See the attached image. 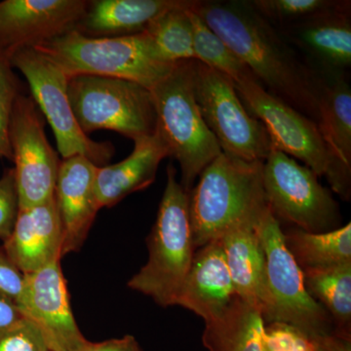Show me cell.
Wrapping results in <instances>:
<instances>
[{
    "mask_svg": "<svg viewBox=\"0 0 351 351\" xmlns=\"http://www.w3.org/2000/svg\"><path fill=\"white\" fill-rule=\"evenodd\" d=\"M191 9L250 69L269 94L317 123L327 78L302 62L249 0H193Z\"/></svg>",
    "mask_w": 351,
    "mask_h": 351,
    "instance_id": "cell-1",
    "label": "cell"
},
{
    "mask_svg": "<svg viewBox=\"0 0 351 351\" xmlns=\"http://www.w3.org/2000/svg\"><path fill=\"white\" fill-rule=\"evenodd\" d=\"M263 162L232 158L221 152L201 172L199 182L189 193L195 250L237 226L262 221L269 211Z\"/></svg>",
    "mask_w": 351,
    "mask_h": 351,
    "instance_id": "cell-2",
    "label": "cell"
},
{
    "mask_svg": "<svg viewBox=\"0 0 351 351\" xmlns=\"http://www.w3.org/2000/svg\"><path fill=\"white\" fill-rule=\"evenodd\" d=\"M34 48L54 62L69 78L76 75L120 78L149 90L177 64L163 61L145 32L91 38L75 29Z\"/></svg>",
    "mask_w": 351,
    "mask_h": 351,
    "instance_id": "cell-3",
    "label": "cell"
},
{
    "mask_svg": "<svg viewBox=\"0 0 351 351\" xmlns=\"http://www.w3.org/2000/svg\"><path fill=\"white\" fill-rule=\"evenodd\" d=\"M149 260L132 277L128 287L152 298L157 304L175 306L195 256L189 195L177 180L172 164L167 168V182L156 223L147 239Z\"/></svg>",
    "mask_w": 351,
    "mask_h": 351,
    "instance_id": "cell-4",
    "label": "cell"
},
{
    "mask_svg": "<svg viewBox=\"0 0 351 351\" xmlns=\"http://www.w3.org/2000/svg\"><path fill=\"white\" fill-rule=\"evenodd\" d=\"M193 61L176 64L174 69L151 90L156 113V133L165 143L170 156L181 168L180 184L193 188L208 164L221 154L196 101Z\"/></svg>",
    "mask_w": 351,
    "mask_h": 351,
    "instance_id": "cell-5",
    "label": "cell"
},
{
    "mask_svg": "<svg viewBox=\"0 0 351 351\" xmlns=\"http://www.w3.org/2000/svg\"><path fill=\"white\" fill-rule=\"evenodd\" d=\"M234 85L245 108L265 126L272 149L301 161L318 178H326L332 191L350 201L351 179L337 165L317 123L272 96L257 82Z\"/></svg>",
    "mask_w": 351,
    "mask_h": 351,
    "instance_id": "cell-6",
    "label": "cell"
},
{
    "mask_svg": "<svg viewBox=\"0 0 351 351\" xmlns=\"http://www.w3.org/2000/svg\"><path fill=\"white\" fill-rule=\"evenodd\" d=\"M68 96L76 122L85 135L110 130L135 142L156 133L151 90L137 82L76 75L69 78Z\"/></svg>",
    "mask_w": 351,
    "mask_h": 351,
    "instance_id": "cell-7",
    "label": "cell"
},
{
    "mask_svg": "<svg viewBox=\"0 0 351 351\" xmlns=\"http://www.w3.org/2000/svg\"><path fill=\"white\" fill-rule=\"evenodd\" d=\"M260 232L265 263V323H287L309 339L337 332L330 314L304 287L302 269L286 248L280 221L269 208Z\"/></svg>",
    "mask_w": 351,
    "mask_h": 351,
    "instance_id": "cell-8",
    "label": "cell"
},
{
    "mask_svg": "<svg viewBox=\"0 0 351 351\" xmlns=\"http://www.w3.org/2000/svg\"><path fill=\"white\" fill-rule=\"evenodd\" d=\"M193 86L201 115L221 152L263 162L272 149L269 134L245 108L232 80L195 60Z\"/></svg>",
    "mask_w": 351,
    "mask_h": 351,
    "instance_id": "cell-9",
    "label": "cell"
},
{
    "mask_svg": "<svg viewBox=\"0 0 351 351\" xmlns=\"http://www.w3.org/2000/svg\"><path fill=\"white\" fill-rule=\"evenodd\" d=\"M263 181L267 206L277 221L309 232L341 228V209L331 191L292 157L271 149L263 162Z\"/></svg>",
    "mask_w": 351,
    "mask_h": 351,
    "instance_id": "cell-10",
    "label": "cell"
},
{
    "mask_svg": "<svg viewBox=\"0 0 351 351\" xmlns=\"http://www.w3.org/2000/svg\"><path fill=\"white\" fill-rule=\"evenodd\" d=\"M9 59L13 68L19 69L27 78L32 99L49 122L63 159L82 156L97 167L108 165L114 147L110 143L95 142L78 126L69 104L66 73L34 48L16 51Z\"/></svg>",
    "mask_w": 351,
    "mask_h": 351,
    "instance_id": "cell-11",
    "label": "cell"
},
{
    "mask_svg": "<svg viewBox=\"0 0 351 351\" xmlns=\"http://www.w3.org/2000/svg\"><path fill=\"white\" fill-rule=\"evenodd\" d=\"M44 127V117L34 99L18 95L11 114L9 140L20 209L54 197L61 161L48 142Z\"/></svg>",
    "mask_w": 351,
    "mask_h": 351,
    "instance_id": "cell-12",
    "label": "cell"
},
{
    "mask_svg": "<svg viewBox=\"0 0 351 351\" xmlns=\"http://www.w3.org/2000/svg\"><path fill=\"white\" fill-rule=\"evenodd\" d=\"M61 261L25 274L24 295L18 308L43 332L49 351H80L86 345L75 319Z\"/></svg>",
    "mask_w": 351,
    "mask_h": 351,
    "instance_id": "cell-13",
    "label": "cell"
},
{
    "mask_svg": "<svg viewBox=\"0 0 351 351\" xmlns=\"http://www.w3.org/2000/svg\"><path fill=\"white\" fill-rule=\"evenodd\" d=\"M86 0H5L0 2V51L10 58L77 27Z\"/></svg>",
    "mask_w": 351,
    "mask_h": 351,
    "instance_id": "cell-14",
    "label": "cell"
},
{
    "mask_svg": "<svg viewBox=\"0 0 351 351\" xmlns=\"http://www.w3.org/2000/svg\"><path fill=\"white\" fill-rule=\"evenodd\" d=\"M350 1L282 27V36L301 50L309 66L325 78L345 75L351 66Z\"/></svg>",
    "mask_w": 351,
    "mask_h": 351,
    "instance_id": "cell-15",
    "label": "cell"
},
{
    "mask_svg": "<svg viewBox=\"0 0 351 351\" xmlns=\"http://www.w3.org/2000/svg\"><path fill=\"white\" fill-rule=\"evenodd\" d=\"M97 166L82 156L60 164L54 198L62 226V257L82 248L101 209L95 177Z\"/></svg>",
    "mask_w": 351,
    "mask_h": 351,
    "instance_id": "cell-16",
    "label": "cell"
},
{
    "mask_svg": "<svg viewBox=\"0 0 351 351\" xmlns=\"http://www.w3.org/2000/svg\"><path fill=\"white\" fill-rule=\"evenodd\" d=\"M237 298L221 240L197 249L175 306L193 311L207 323L219 317Z\"/></svg>",
    "mask_w": 351,
    "mask_h": 351,
    "instance_id": "cell-17",
    "label": "cell"
},
{
    "mask_svg": "<svg viewBox=\"0 0 351 351\" xmlns=\"http://www.w3.org/2000/svg\"><path fill=\"white\" fill-rule=\"evenodd\" d=\"M62 226L56 201L20 209L10 237L4 242L8 257L24 274L61 261Z\"/></svg>",
    "mask_w": 351,
    "mask_h": 351,
    "instance_id": "cell-18",
    "label": "cell"
},
{
    "mask_svg": "<svg viewBox=\"0 0 351 351\" xmlns=\"http://www.w3.org/2000/svg\"><path fill=\"white\" fill-rule=\"evenodd\" d=\"M130 156L112 165L97 168L95 177L100 208H112L127 195L151 186L161 161L170 156L158 134L135 141Z\"/></svg>",
    "mask_w": 351,
    "mask_h": 351,
    "instance_id": "cell-19",
    "label": "cell"
},
{
    "mask_svg": "<svg viewBox=\"0 0 351 351\" xmlns=\"http://www.w3.org/2000/svg\"><path fill=\"white\" fill-rule=\"evenodd\" d=\"M261 221L237 226L219 240L237 298L262 314L265 306V263Z\"/></svg>",
    "mask_w": 351,
    "mask_h": 351,
    "instance_id": "cell-20",
    "label": "cell"
},
{
    "mask_svg": "<svg viewBox=\"0 0 351 351\" xmlns=\"http://www.w3.org/2000/svg\"><path fill=\"white\" fill-rule=\"evenodd\" d=\"M184 0H94L89 1L76 31L91 38L131 36L145 32L161 14Z\"/></svg>",
    "mask_w": 351,
    "mask_h": 351,
    "instance_id": "cell-21",
    "label": "cell"
},
{
    "mask_svg": "<svg viewBox=\"0 0 351 351\" xmlns=\"http://www.w3.org/2000/svg\"><path fill=\"white\" fill-rule=\"evenodd\" d=\"M317 125L337 165L351 179V88L346 75L327 77Z\"/></svg>",
    "mask_w": 351,
    "mask_h": 351,
    "instance_id": "cell-22",
    "label": "cell"
},
{
    "mask_svg": "<svg viewBox=\"0 0 351 351\" xmlns=\"http://www.w3.org/2000/svg\"><path fill=\"white\" fill-rule=\"evenodd\" d=\"M263 326L260 311L237 298L219 317L205 323L203 346L209 351H262Z\"/></svg>",
    "mask_w": 351,
    "mask_h": 351,
    "instance_id": "cell-23",
    "label": "cell"
},
{
    "mask_svg": "<svg viewBox=\"0 0 351 351\" xmlns=\"http://www.w3.org/2000/svg\"><path fill=\"white\" fill-rule=\"evenodd\" d=\"M284 243L302 270L351 263L350 223L327 232L293 228L283 230Z\"/></svg>",
    "mask_w": 351,
    "mask_h": 351,
    "instance_id": "cell-24",
    "label": "cell"
},
{
    "mask_svg": "<svg viewBox=\"0 0 351 351\" xmlns=\"http://www.w3.org/2000/svg\"><path fill=\"white\" fill-rule=\"evenodd\" d=\"M302 274L307 292L330 314L337 332L351 336V263Z\"/></svg>",
    "mask_w": 351,
    "mask_h": 351,
    "instance_id": "cell-25",
    "label": "cell"
},
{
    "mask_svg": "<svg viewBox=\"0 0 351 351\" xmlns=\"http://www.w3.org/2000/svg\"><path fill=\"white\" fill-rule=\"evenodd\" d=\"M193 0H184L179 6L156 18L145 32L163 61L178 64L195 60L193 24L189 8Z\"/></svg>",
    "mask_w": 351,
    "mask_h": 351,
    "instance_id": "cell-26",
    "label": "cell"
},
{
    "mask_svg": "<svg viewBox=\"0 0 351 351\" xmlns=\"http://www.w3.org/2000/svg\"><path fill=\"white\" fill-rule=\"evenodd\" d=\"M191 5L189 13L193 24L195 61L228 76L234 84L244 82H258L248 66L218 34L205 24L204 21L191 9Z\"/></svg>",
    "mask_w": 351,
    "mask_h": 351,
    "instance_id": "cell-27",
    "label": "cell"
},
{
    "mask_svg": "<svg viewBox=\"0 0 351 351\" xmlns=\"http://www.w3.org/2000/svg\"><path fill=\"white\" fill-rule=\"evenodd\" d=\"M252 7L270 24L281 27L302 22L337 8L343 0H249Z\"/></svg>",
    "mask_w": 351,
    "mask_h": 351,
    "instance_id": "cell-28",
    "label": "cell"
},
{
    "mask_svg": "<svg viewBox=\"0 0 351 351\" xmlns=\"http://www.w3.org/2000/svg\"><path fill=\"white\" fill-rule=\"evenodd\" d=\"M20 92V84L10 59L0 51V158L13 160L9 140V127L14 101Z\"/></svg>",
    "mask_w": 351,
    "mask_h": 351,
    "instance_id": "cell-29",
    "label": "cell"
},
{
    "mask_svg": "<svg viewBox=\"0 0 351 351\" xmlns=\"http://www.w3.org/2000/svg\"><path fill=\"white\" fill-rule=\"evenodd\" d=\"M262 351H315L311 339L301 330L283 322L265 323Z\"/></svg>",
    "mask_w": 351,
    "mask_h": 351,
    "instance_id": "cell-30",
    "label": "cell"
},
{
    "mask_svg": "<svg viewBox=\"0 0 351 351\" xmlns=\"http://www.w3.org/2000/svg\"><path fill=\"white\" fill-rule=\"evenodd\" d=\"M0 351H49V348L38 327L23 316L0 331Z\"/></svg>",
    "mask_w": 351,
    "mask_h": 351,
    "instance_id": "cell-31",
    "label": "cell"
},
{
    "mask_svg": "<svg viewBox=\"0 0 351 351\" xmlns=\"http://www.w3.org/2000/svg\"><path fill=\"white\" fill-rule=\"evenodd\" d=\"M20 212L19 195L13 168L4 171L0 178V239L5 242Z\"/></svg>",
    "mask_w": 351,
    "mask_h": 351,
    "instance_id": "cell-32",
    "label": "cell"
},
{
    "mask_svg": "<svg viewBox=\"0 0 351 351\" xmlns=\"http://www.w3.org/2000/svg\"><path fill=\"white\" fill-rule=\"evenodd\" d=\"M25 287V276L0 247V295L18 307Z\"/></svg>",
    "mask_w": 351,
    "mask_h": 351,
    "instance_id": "cell-33",
    "label": "cell"
},
{
    "mask_svg": "<svg viewBox=\"0 0 351 351\" xmlns=\"http://www.w3.org/2000/svg\"><path fill=\"white\" fill-rule=\"evenodd\" d=\"M80 351H144L138 345L137 339L130 335L120 339H108L101 343L87 341Z\"/></svg>",
    "mask_w": 351,
    "mask_h": 351,
    "instance_id": "cell-34",
    "label": "cell"
},
{
    "mask_svg": "<svg viewBox=\"0 0 351 351\" xmlns=\"http://www.w3.org/2000/svg\"><path fill=\"white\" fill-rule=\"evenodd\" d=\"M311 339L315 351H351V336L339 332Z\"/></svg>",
    "mask_w": 351,
    "mask_h": 351,
    "instance_id": "cell-35",
    "label": "cell"
},
{
    "mask_svg": "<svg viewBox=\"0 0 351 351\" xmlns=\"http://www.w3.org/2000/svg\"><path fill=\"white\" fill-rule=\"evenodd\" d=\"M23 317L15 304L0 295V331L10 327Z\"/></svg>",
    "mask_w": 351,
    "mask_h": 351,
    "instance_id": "cell-36",
    "label": "cell"
}]
</instances>
